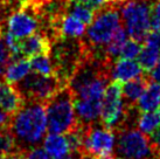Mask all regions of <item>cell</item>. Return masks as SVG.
Returning <instances> with one entry per match:
<instances>
[{
  "label": "cell",
  "instance_id": "1",
  "mask_svg": "<svg viewBox=\"0 0 160 159\" xmlns=\"http://www.w3.org/2000/svg\"><path fill=\"white\" fill-rule=\"evenodd\" d=\"M47 114L45 103L26 102L12 116L9 130L20 150L27 152L39 145L47 131Z\"/></svg>",
  "mask_w": 160,
  "mask_h": 159
},
{
  "label": "cell",
  "instance_id": "2",
  "mask_svg": "<svg viewBox=\"0 0 160 159\" xmlns=\"http://www.w3.org/2000/svg\"><path fill=\"white\" fill-rule=\"evenodd\" d=\"M119 27L120 15L117 6L107 5L98 9L89 28L85 29V39L82 41L84 50L96 58L109 60L105 47Z\"/></svg>",
  "mask_w": 160,
  "mask_h": 159
},
{
  "label": "cell",
  "instance_id": "3",
  "mask_svg": "<svg viewBox=\"0 0 160 159\" xmlns=\"http://www.w3.org/2000/svg\"><path fill=\"white\" fill-rule=\"evenodd\" d=\"M45 105L49 132L66 135L78 125L72 93L68 85L56 91L46 102Z\"/></svg>",
  "mask_w": 160,
  "mask_h": 159
},
{
  "label": "cell",
  "instance_id": "4",
  "mask_svg": "<svg viewBox=\"0 0 160 159\" xmlns=\"http://www.w3.org/2000/svg\"><path fill=\"white\" fill-rule=\"evenodd\" d=\"M116 143V159H160V147L134 128L122 129Z\"/></svg>",
  "mask_w": 160,
  "mask_h": 159
},
{
  "label": "cell",
  "instance_id": "5",
  "mask_svg": "<svg viewBox=\"0 0 160 159\" xmlns=\"http://www.w3.org/2000/svg\"><path fill=\"white\" fill-rule=\"evenodd\" d=\"M52 64L54 75L62 85H67L75 69L84 56L82 41H68L67 38H58L52 46Z\"/></svg>",
  "mask_w": 160,
  "mask_h": 159
},
{
  "label": "cell",
  "instance_id": "6",
  "mask_svg": "<svg viewBox=\"0 0 160 159\" xmlns=\"http://www.w3.org/2000/svg\"><path fill=\"white\" fill-rule=\"evenodd\" d=\"M153 0H129L122 5V20L131 39L145 42L151 32V5Z\"/></svg>",
  "mask_w": 160,
  "mask_h": 159
},
{
  "label": "cell",
  "instance_id": "7",
  "mask_svg": "<svg viewBox=\"0 0 160 159\" xmlns=\"http://www.w3.org/2000/svg\"><path fill=\"white\" fill-rule=\"evenodd\" d=\"M20 95L26 102H40L46 103L54 94L64 87L56 76H46L39 73H29L22 80L13 83Z\"/></svg>",
  "mask_w": 160,
  "mask_h": 159
},
{
  "label": "cell",
  "instance_id": "8",
  "mask_svg": "<svg viewBox=\"0 0 160 159\" xmlns=\"http://www.w3.org/2000/svg\"><path fill=\"white\" fill-rule=\"evenodd\" d=\"M126 109L128 106L125 105L123 98L122 82L113 80V82L107 85L103 95L101 108L102 124L105 128L118 131L124 125Z\"/></svg>",
  "mask_w": 160,
  "mask_h": 159
},
{
  "label": "cell",
  "instance_id": "9",
  "mask_svg": "<svg viewBox=\"0 0 160 159\" xmlns=\"http://www.w3.org/2000/svg\"><path fill=\"white\" fill-rule=\"evenodd\" d=\"M38 12L33 6H26L14 11L6 21V32L15 39L22 40L39 29Z\"/></svg>",
  "mask_w": 160,
  "mask_h": 159
},
{
  "label": "cell",
  "instance_id": "10",
  "mask_svg": "<svg viewBox=\"0 0 160 159\" xmlns=\"http://www.w3.org/2000/svg\"><path fill=\"white\" fill-rule=\"evenodd\" d=\"M52 40L45 33H33L32 35L20 40V55L31 59L39 54H49Z\"/></svg>",
  "mask_w": 160,
  "mask_h": 159
},
{
  "label": "cell",
  "instance_id": "11",
  "mask_svg": "<svg viewBox=\"0 0 160 159\" xmlns=\"http://www.w3.org/2000/svg\"><path fill=\"white\" fill-rule=\"evenodd\" d=\"M25 104L22 96L20 95L18 89L14 87V84L8 82L0 83V108L8 114L13 116L18 112Z\"/></svg>",
  "mask_w": 160,
  "mask_h": 159
},
{
  "label": "cell",
  "instance_id": "12",
  "mask_svg": "<svg viewBox=\"0 0 160 159\" xmlns=\"http://www.w3.org/2000/svg\"><path fill=\"white\" fill-rule=\"evenodd\" d=\"M142 69L140 64L131 59H118L111 67V77L122 83L128 82L130 80L142 76Z\"/></svg>",
  "mask_w": 160,
  "mask_h": 159
},
{
  "label": "cell",
  "instance_id": "13",
  "mask_svg": "<svg viewBox=\"0 0 160 159\" xmlns=\"http://www.w3.org/2000/svg\"><path fill=\"white\" fill-rule=\"evenodd\" d=\"M150 81H151V79L147 76L146 77L139 76V77H136L133 80H130L128 82L122 83V91H123V98H124L125 105H136V102L142 96V94L145 91Z\"/></svg>",
  "mask_w": 160,
  "mask_h": 159
},
{
  "label": "cell",
  "instance_id": "14",
  "mask_svg": "<svg viewBox=\"0 0 160 159\" xmlns=\"http://www.w3.org/2000/svg\"><path fill=\"white\" fill-rule=\"evenodd\" d=\"M58 38L78 39L85 33V23L72 17L71 14H64L58 22Z\"/></svg>",
  "mask_w": 160,
  "mask_h": 159
},
{
  "label": "cell",
  "instance_id": "15",
  "mask_svg": "<svg viewBox=\"0 0 160 159\" xmlns=\"http://www.w3.org/2000/svg\"><path fill=\"white\" fill-rule=\"evenodd\" d=\"M136 106L139 112L156 110L160 108V84L154 81H150L145 91L136 102Z\"/></svg>",
  "mask_w": 160,
  "mask_h": 159
},
{
  "label": "cell",
  "instance_id": "16",
  "mask_svg": "<svg viewBox=\"0 0 160 159\" xmlns=\"http://www.w3.org/2000/svg\"><path fill=\"white\" fill-rule=\"evenodd\" d=\"M43 149L52 158H61L63 156L70 153L69 143L66 135L62 133L49 132L43 141Z\"/></svg>",
  "mask_w": 160,
  "mask_h": 159
},
{
  "label": "cell",
  "instance_id": "17",
  "mask_svg": "<svg viewBox=\"0 0 160 159\" xmlns=\"http://www.w3.org/2000/svg\"><path fill=\"white\" fill-rule=\"evenodd\" d=\"M31 70V62L28 61V59H11L4 74L5 81L12 84L17 83L26 75H28Z\"/></svg>",
  "mask_w": 160,
  "mask_h": 159
},
{
  "label": "cell",
  "instance_id": "18",
  "mask_svg": "<svg viewBox=\"0 0 160 159\" xmlns=\"http://www.w3.org/2000/svg\"><path fill=\"white\" fill-rule=\"evenodd\" d=\"M160 59V47L151 44H145L138 55V63L145 73L150 71L154 68L158 60Z\"/></svg>",
  "mask_w": 160,
  "mask_h": 159
},
{
  "label": "cell",
  "instance_id": "19",
  "mask_svg": "<svg viewBox=\"0 0 160 159\" xmlns=\"http://www.w3.org/2000/svg\"><path fill=\"white\" fill-rule=\"evenodd\" d=\"M137 126L142 132L151 136V133L160 126V108L142 112V115L138 117Z\"/></svg>",
  "mask_w": 160,
  "mask_h": 159
},
{
  "label": "cell",
  "instance_id": "20",
  "mask_svg": "<svg viewBox=\"0 0 160 159\" xmlns=\"http://www.w3.org/2000/svg\"><path fill=\"white\" fill-rule=\"evenodd\" d=\"M126 36H128V32L120 26L117 32L115 33V35L112 36V39L109 41V44L105 47V55L107 58L111 62H113L120 55L122 48L126 42Z\"/></svg>",
  "mask_w": 160,
  "mask_h": 159
},
{
  "label": "cell",
  "instance_id": "21",
  "mask_svg": "<svg viewBox=\"0 0 160 159\" xmlns=\"http://www.w3.org/2000/svg\"><path fill=\"white\" fill-rule=\"evenodd\" d=\"M67 12L71 14L72 17H75L76 19H78L83 23H85V25H90L93 18H95V15H96L95 9L90 8L85 5L78 4L76 1H72V0H69Z\"/></svg>",
  "mask_w": 160,
  "mask_h": 159
},
{
  "label": "cell",
  "instance_id": "22",
  "mask_svg": "<svg viewBox=\"0 0 160 159\" xmlns=\"http://www.w3.org/2000/svg\"><path fill=\"white\" fill-rule=\"evenodd\" d=\"M31 68L33 71L39 73L41 75L52 76L54 75V68L52 60L48 54H39L31 58ZM55 76V75H54Z\"/></svg>",
  "mask_w": 160,
  "mask_h": 159
},
{
  "label": "cell",
  "instance_id": "23",
  "mask_svg": "<svg viewBox=\"0 0 160 159\" xmlns=\"http://www.w3.org/2000/svg\"><path fill=\"white\" fill-rule=\"evenodd\" d=\"M18 150L20 149L17 145V141L9 128L0 130V159H4L5 157Z\"/></svg>",
  "mask_w": 160,
  "mask_h": 159
},
{
  "label": "cell",
  "instance_id": "24",
  "mask_svg": "<svg viewBox=\"0 0 160 159\" xmlns=\"http://www.w3.org/2000/svg\"><path fill=\"white\" fill-rule=\"evenodd\" d=\"M142 42H139L137 40L131 39V40H126L125 44L122 48V52H120V58L123 59H131V60H134L136 58H138V55L142 50Z\"/></svg>",
  "mask_w": 160,
  "mask_h": 159
},
{
  "label": "cell",
  "instance_id": "25",
  "mask_svg": "<svg viewBox=\"0 0 160 159\" xmlns=\"http://www.w3.org/2000/svg\"><path fill=\"white\" fill-rule=\"evenodd\" d=\"M11 61V53L8 50V47L5 42L2 33H0V79L4 76L6 67Z\"/></svg>",
  "mask_w": 160,
  "mask_h": 159
},
{
  "label": "cell",
  "instance_id": "26",
  "mask_svg": "<svg viewBox=\"0 0 160 159\" xmlns=\"http://www.w3.org/2000/svg\"><path fill=\"white\" fill-rule=\"evenodd\" d=\"M151 29L160 32V0H153L151 5Z\"/></svg>",
  "mask_w": 160,
  "mask_h": 159
},
{
  "label": "cell",
  "instance_id": "27",
  "mask_svg": "<svg viewBox=\"0 0 160 159\" xmlns=\"http://www.w3.org/2000/svg\"><path fill=\"white\" fill-rule=\"evenodd\" d=\"M26 159H50V156L41 147H34L26 155Z\"/></svg>",
  "mask_w": 160,
  "mask_h": 159
},
{
  "label": "cell",
  "instance_id": "28",
  "mask_svg": "<svg viewBox=\"0 0 160 159\" xmlns=\"http://www.w3.org/2000/svg\"><path fill=\"white\" fill-rule=\"evenodd\" d=\"M11 118H12V116H9L8 114H6V112L0 108V130L9 128Z\"/></svg>",
  "mask_w": 160,
  "mask_h": 159
},
{
  "label": "cell",
  "instance_id": "29",
  "mask_svg": "<svg viewBox=\"0 0 160 159\" xmlns=\"http://www.w3.org/2000/svg\"><path fill=\"white\" fill-rule=\"evenodd\" d=\"M150 79H151L152 81L157 82L158 84H160V59L158 60L154 68L150 71Z\"/></svg>",
  "mask_w": 160,
  "mask_h": 159
},
{
  "label": "cell",
  "instance_id": "30",
  "mask_svg": "<svg viewBox=\"0 0 160 159\" xmlns=\"http://www.w3.org/2000/svg\"><path fill=\"white\" fill-rule=\"evenodd\" d=\"M26 155L27 152H25L22 150H18L13 152V153H11V155H8L7 157H5L4 159H26Z\"/></svg>",
  "mask_w": 160,
  "mask_h": 159
},
{
  "label": "cell",
  "instance_id": "31",
  "mask_svg": "<svg viewBox=\"0 0 160 159\" xmlns=\"http://www.w3.org/2000/svg\"><path fill=\"white\" fill-rule=\"evenodd\" d=\"M92 3H93V6H95L96 11H98V9H101L102 7H104V6L110 5V0H92Z\"/></svg>",
  "mask_w": 160,
  "mask_h": 159
},
{
  "label": "cell",
  "instance_id": "32",
  "mask_svg": "<svg viewBox=\"0 0 160 159\" xmlns=\"http://www.w3.org/2000/svg\"><path fill=\"white\" fill-rule=\"evenodd\" d=\"M6 11L4 6V1L0 0V33H2V25H4V12Z\"/></svg>",
  "mask_w": 160,
  "mask_h": 159
},
{
  "label": "cell",
  "instance_id": "33",
  "mask_svg": "<svg viewBox=\"0 0 160 159\" xmlns=\"http://www.w3.org/2000/svg\"><path fill=\"white\" fill-rule=\"evenodd\" d=\"M55 159H74V155H72V152H70V153L63 156V157H61V158H55Z\"/></svg>",
  "mask_w": 160,
  "mask_h": 159
}]
</instances>
